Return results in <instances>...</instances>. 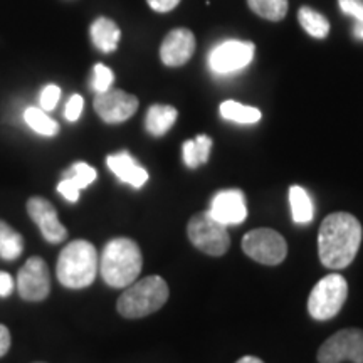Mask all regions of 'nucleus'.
Returning <instances> with one entry per match:
<instances>
[{
    "label": "nucleus",
    "instance_id": "nucleus-1",
    "mask_svg": "<svg viewBox=\"0 0 363 363\" xmlns=\"http://www.w3.org/2000/svg\"><path fill=\"white\" fill-rule=\"evenodd\" d=\"M362 224L347 212H335L321 222L318 233V254L323 266L345 269L355 259L362 244Z\"/></svg>",
    "mask_w": 363,
    "mask_h": 363
},
{
    "label": "nucleus",
    "instance_id": "nucleus-2",
    "mask_svg": "<svg viewBox=\"0 0 363 363\" xmlns=\"http://www.w3.org/2000/svg\"><path fill=\"white\" fill-rule=\"evenodd\" d=\"M143 259L138 244L128 238L110 240L99 259V272L111 288H128L142 272Z\"/></svg>",
    "mask_w": 363,
    "mask_h": 363
},
{
    "label": "nucleus",
    "instance_id": "nucleus-3",
    "mask_svg": "<svg viewBox=\"0 0 363 363\" xmlns=\"http://www.w3.org/2000/svg\"><path fill=\"white\" fill-rule=\"evenodd\" d=\"M98 266L96 247L88 240H72L59 254L57 279L71 289L88 288L96 279Z\"/></svg>",
    "mask_w": 363,
    "mask_h": 363
},
{
    "label": "nucleus",
    "instance_id": "nucleus-4",
    "mask_svg": "<svg viewBox=\"0 0 363 363\" xmlns=\"http://www.w3.org/2000/svg\"><path fill=\"white\" fill-rule=\"evenodd\" d=\"M169 299V284L160 276H148L130 284L118 299V313L125 318H143L160 310Z\"/></svg>",
    "mask_w": 363,
    "mask_h": 363
},
{
    "label": "nucleus",
    "instance_id": "nucleus-5",
    "mask_svg": "<svg viewBox=\"0 0 363 363\" xmlns=\"http://www.w3.org/2000/svg\"><path fill=\"white\" fill-rule=\"evenodd\" d=\"M348 296L347 279L342 274L325 276L318 283L308 299V311L318 321H326L335 318L342 310Z\"/></svg>",
    "mask_w": 363,
    "mask_h": 363
},
{
    "label": "nucleus",
    "instance_id": "nucleus-6",
    "mask_svg": "<svg viewBox=\"0 0 363 363\" xmlns=\"http://www.w3.org/2000/svg\"><path fill=\"white\" fill-rule=\"evenodd\" d=\"M187 235L190 242L199 251L208 254V256H222L230 246V238L227 233V225L216 220L208 212L195 214L189 220Z\"/></svg>",
    "mask_w": 363,
    "mask_h": 363
},
{
    "label": "nucleus",
    "instance_id": "nucleus-7",
    "mask_svg": "<svg viewBox=\"0 0 363 363\" xmlns=\"http://www.w3.org/2000/svg\"><path fill=\"white\" fill-rule=\"evenodd\" d=\"M242 251L251 259L266 266L281 264L288 254V244L283 235L272 229H254L242 239Z\"/></svg>",
    "mask_w": 363,
    "mask_h": 363
},
{
    "label": "nucleus",
    "instance_id": "nucleus-8",
    "mask_svg": "<svg viewBox=\"0 0 363 363\" xmlns=\"http://www.w3.org/2000/svg\"><path fill=\"white\" fill-rule=\"evenodd\" d=\"M363 363V330L347 328L335 333L318 350L320 363Z\"/></svg>",
    "mask_w": 363,
    "mask_h": 363
},
{
    "label": "nucleus",
    "instance_id": "nucleus-9",
    "mask_svg": "<svg viewBox=\"0 0 363 363\" xmlns=\"http://www.w3.org/2000/svg\"><path fill=\"white\" fill-rule=\"evenodd\" d=\"M256 45L247 40H225L208 54V67L216 74H230L251 65Z\"/></svg>",
    "mask_w": 363,
    "mask_h": 363
},
{
    "label": "nucleus",
    "instance_id": "nucleus-10",
    "mask_svg": "<svg viewBox=\"0 0 363 363\" xmlns=\"http://www.w3.org/2000/svg\"><path fill=\"white\" fill-rule=\"evenodd\" d=\"M17 291L26 301H43L51 293V272L44 259L34 256L17 274Z\"/></svg>",
    "mask_w": 363,
    "mask_h": 363
},
{
    "label": "nucleus",
    "instance_id": "nucleus-11",
    "mask_svg": "<svg viewBox=\"0 0 363 363\" xmlns=\"http://www.w3.org/2000/svg\"><path fill=\"white\" fill-rule=\"evenodd\" d=\"M94 110L104 123H123L138 110V98L121 89H108L96 94Z\"/></svg>",
    "mask_w": 363,
    "mask_h": 363
},
{
    "label": "nucleus",
    "instance_id": "nucleus-12",
    "mask_svg": "<svg viewBox=\"0 0 363 363\" xmlns=\"http://www.w3.org/2000/svg\"><path fill=\"white\" fill-rule=\"evenodd\" d=\"M207 212L224 225L242 224L247 217L246 197L238 189L222 190L214 195Z\"/></svg>",
    "mask_w": 363,
    "mask_h": 363
},
{
    "label": "nucleus",
    "instance_id": "nucleus-13",
    "mask_svg": "<svg viewBox=\"0 0 363 363\" xmlns=\"http://www.w3.org/2000/svg\"><path fill=\"white\" fill-rule=\"evenodd\" d=\"M27 212L40 229L43 238L51 244H59L67 238V229L57 219L54 206L44 197H33L27 202Z\"/></svg>",
    "mask_w": 363,
    "mask_h": 363
},
{
    "label": "nucleus",
    "instance_id": "nucleus-14",
    "mask_svg": "<svg viewBox=\"0 0 363 363\" xmlns=\"http://www.w3.org/2000/svg\"><path fill=\"white\" fill-rule=\"evenodd\" d=\"M195 52V35L192 30L184 29H174L169 33L165 39H163L160 48V59L165 66L169 67H179L187 65L190 57Z\"/></svg>",
    "mask_w": 363,
    "mask_h": 363
},
{
    "label": "nucleus",
    "instance_id": "nucleus-15",
    "mask_svg": "<svg viewBox=\"0 0 363 363\" xmlns=\"http://www.w3.org/2000/svg\"><path fill=\"white\" fill-rule=\"evenodd\" d=\"M96 170L84 162H76L69 170L62 174V180L59 182L57 192L69 202H78L81 190L89 187L96 180Z\"/></svg>",
    "mask_w": 363,
    "mask_h": 363
},
{
    "label": "nucleus",
    "instance_id": "nucleus-16",
    "mask_svg": "<svg viewBox=\"0 0 363 363\" xmlns=\"http://www.w3.org/2000/svg\"><path fill=\"white\" fill-rule=\"evenodd\" d=\"M108 167L118 179L135 189H142L148 180V172L128 152H120L106 158Z\"/></svg>",
    "mask_w": 363,
    "mask_h": 363
},
{
    "label": "nucleus",
    "instance_id": "nucleus-17",
    "mask_svg": "<svg viewBox=\"0 0 363 363\" xmlns=\"http://www.w3.org/2000/svg\"><path fill=\"white\" fill-rule=\"evenodd\" d=\"M121 30L116 26V22L106 17H99L91 24V39L101 52H113L116 51L118 43H120Z\"/></svg>",
    "mask_w": 363,
    "mask_h": 363
},
{
    "label": "nucleus",
    "instance_id": "nucleus-18",
    "mask_svg": "<svg viewBox=\"0 0 363 363\" xmlns=\"http://www.w3.org/2000/svg\"><path fill=\"white\" fill-rule=\"evenodd\" d=\"M179 118V111L169 104H153L150 106L145 118V126L147 131L153 136H163L169 131Z\"/></svg>",
    "mask_w": 363,
    "mask_h": 363
},
{
    "label": "nucleus",
    "instance_id": "nucleus-19",
    "mask_svg": "<svg viewBox=\"0 0 363 363\" xmlns=\"http://www.w3.org/2000/svg\"><path fill=\"white\" fill-rule=\"evenodd\" d=\"M212 140L207 135H199L195 140H187L182 147L184 152V162L189 169H197L199 165L208 162L211 155Z\"/></svg>",
    "mask_w": 363,
    "mask_h": 363
},
{
    "label": "nucleus",
    "instance_id": "nucleus-20",
    "mask_svg": "<svg viewBox=\"0 0 363 363\" xmlns=\"http://www.w3.org/2000/svg\"><path fill=\"white\" fill-rule=\"evenodd\" d=\"M289 206H291L293 220L296 224H308L315 216V207H313L310 195L299 185H293L289 189Z\"/></svg>",
    "mask_w": 363,
    "mask_h": 363
},
{
    "label": "nucleus",
    "instance_id": "nucleus-21",
    "mask_svg": "<svg viewBox=\"0 0 363 363\" xmlns=\"http://www.w3.org/2000/svg\"><path fill=\"white\" fill-rule=\"evenodd\" d=\"M220 116L224 120L234 121V123L240 125H254L261 120V111L254 106H246V104H240L238 101H224L219 108Z\"/></svg>",
    "mask_w": 363,
    "mask_h": 363
},
{
    "label": "nucleus",
    "instance_id": "nucleus-22",
    "mask_svg": "<svg viewBox=\"0 0 363 363\" xmlns=\"http://www.w3.org/2000/svg\"><path fill=\"white\" fill-rule=\"evenodd\" d=\"M24 251V239L7 222L0 220V257L13 261Z\"/></svg>",
    "mask_w": 363,
    "mask_h": 363
},
{
    "label": "nucleus",
    "instance_id": "nucleus-23",
    "mask_svg": "<svg viewBox=\"0 0 363 363\" xmlns=\"http://www.w3.org/2000/svg\"><path fill=\"white\" fill-rule=\"evenodd\" d=\"M298 21L303 29L306 30L311 38L325 39L330 34V22L323 13L313 11L311 7H301L298 12Z\"/></svg>",
    "mask_w": 363,
    "mask_h": 363
},
{
    "label": "nucleus",
    "instance_id": "nucleus-24",
    "mask_svg": "<svg viewBox=\"0 0 363 363\" xmlns=\"http://www.w3.org/2000/svg\"><path fill=\"white\" fill-rule=\"evenodd\" d=\"M26 123L33 128L35 133L43 136H56L59 133L57 121H54L51 116L45 113L43 108L30 106L24 111Z\"/></svg>",
    "mask_w": 363,
    "mask_h": 363
},
{
    "label": "nucleus",
    "instance_id": "nucleus-25",
    "mask_svg": "<svg viewBox=\"0 0 363 363\" xmlns=\"http://www.w3.org/2000/svg\"><path fill=\"white\" fill-rule=\"evenodd\" d=\"M247 6L254 13L266 21H283L288 13V0H247Z\"/></svg>",
    "mask_w": 363,
    "mask_h": 363
},
{
    "label": "nucleus",
    "instance_id": "nucleus-26",
    "mask_svg": "<svg viewBox=\"0 0 363 363\" xmlns=\"http://www.w3.org/2000/svg\"><path fill=\"white\" fill-rule=\"evenodd\" d=\"M93 71V89L96 91V93H104V91L111 89L113 81H115V74H113L110 67H106L104 65H96Z\"/></svg>",
    "mask_w": 363,
    "mask_h": 363
},
{
    "label": "nucleus",
    "instance_id": "nucleus-27",
    "mask_svg": "<svg viewBox=\"0 0 363 363\" xmlns=\"http://www.w3.org/2000/svg\"><path fill=\"white\" fill-rule=\"evenodd\" d=\"M59 98H61V88L56 84H48L43 89V93H40V108H43L44 111H52L54 108L57 106Z\"/></svg>",
    "mask_w": 363,
    "mask_h": 363
},
{
    "label": "nucleus",
    "instance_id": "nucleus-28",
    "mask_svg": "<svg viewBox=\"0 0 363 363\" xmlns=\"http://www.w3.org/2000/svg\"><path fill=\"white\" fill-rule=\"evenodd\" d=\"M83 108H84L83 96H81V94H72V96L69 98V101H67L66 110H65L66 120L71 121V123L78 121L81 113H83Z\"/></svg>",
    "mask_w": 363,
    "mask_h": 363
},
{
    "label": "nucleus",
    "instance_id": "nucleus-29",
    "mask_svg": "<svg viewBox=\"0 0 363 363\" xmlns=\"http://www.w3.org/2000/svg\"><path fill=\"white\" fill-rule=\"evenodd\" d=\"M338 6L347 16L355 17L357 22H363V0H338Z\"/></svg>",
    "mask_w": 363,
    "mask_h": 363
},
{
    "label": "nucleus",
    "instance_id": "nucleus-30",
    "mask_svg": "<svg viewBox=\"0 0 363 363\" xmlns=\"http://www.w3.org/2000/svg\"><path fill=\"white\" fill-rule=\"evenodd\" d=\"M147 4L155 12L165 13L174 11V9L180 4V0H147Z\"/></svg>",
    "mask_w": 363,
    "mask_h": 363
},
{
    "label": "nucleus",
    "instance_id": "nucleus-31",
    "mask_svg": "<svg viewBox=\"0 0 363 363\" xmlns=\"http://www.w3.org/2000/svg\"><path fill=\"white\" fill-rule=\"evenodd\" d=\"M13 293V279L6 271H0V298H9Z\"/></svg>",
    "mask_w": 363,
    "mask_h": 363
},
{
    "label": "nucleus",
    "instance_id": "nucleus-32",
    "mask_svg": "<svg viewBox=\"0 0 363 363\" xmlns=\"http://www.w3.org/2000/svg\"><path fill=\"white\" fill-rule=\"evenodd\" d=\"M11 348V331L6 325H0V357L7 355Z\"/></svg>",
    "mask_w": 363,
    "mask_h": 363
},
{
    "label": "nucleus",
    "instance_id": "nucleus-33",
    "mask_svg": "<svg viewBox=\"0 0 363 363\" xmlns=\"http://www.w3.org/2000/svg\"><path fill=\"white\" fill-rule=\"evenodd\" d=\"M235 363H264V362L259 360V358H257V357L249 355V357H242V358H240V360H238Z\"/></svg>",
    "mask_w": 363,
    "mask_h": 363
},
{
    "label": "nucleus",
    "instance_id": "nucleus-34",
    "mask_svg": "<svg viewBox=\"0 0 363 363\" xmlns=\"http://www.w3.org/2000/svg\"><path fill=\"white\" fill-rule=\"evenodd\" d=\"M355 35H357L358 39H363V22H357Z\"/></svg>",
    "mask_w": 363,
    "mask_h": 363
}]
</instances>
